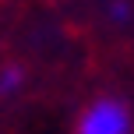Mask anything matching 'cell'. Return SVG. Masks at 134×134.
Masks as SVG:
<instances>
[{
	"label": "cell",
	"instance_id": "6da1fadb",
	"mask_svg": "<svg viewBox=\"0 0 134 134\" xmlns=\"http://www.w3.org/2000/svg\"><path fill=\"white\" fill-rule=\"evenodd\" d=\"M124 131V113L116 106H95L81 120V134H120Z\"/></svg>",
	"mask_w": 134,
	"mask_h": 134
}]
</instances>
